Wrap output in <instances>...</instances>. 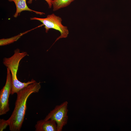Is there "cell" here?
I'll use <instances>...</instances> for the list:
<instances>
[{
    "instance_id": "obj_5",
    "label": "cell",
    "mask_w": 131,
    "mask_h": 131,
    "mask_svg": "<svg viewBox=\"0 0 131 131\" xmlns=\"http://www.w3.org/2000/svg\"><path fill=\"white\" fill-rule=\"evenodd\" d=\"M12 80L9 70L7 68V77L5 85L0 91V115L5 114L9 110V98L11 94Z\"/></svg>"
},
{
    "instance_id": "obj_10",
    "label": "cell",
    "mask_w": 131,
    "mask_h": 131,
    "mask_svg": "<svg viewBox=\"0 0 131 131\" xmlns=\"http://www.w3.org/2000/svg\"><path fill=\"white\" fill-rule=\"evenodd\" d=\"M9 124L7 120L3 119H0V131H2L5 129Z\"/></svg>"
},
{
    "instance_id": "obj_11",
    "label": "cell",
    "mask_w": 131,
    "mask_h": 131,
    "mask_svg": "<svg viewBox=\"0 0 131 131\" xmlns=\"http://www.w3.org/2000/svg\"><path fill=\"white\" fill-rule=\"evenodd\" d=\"M47 3L49 6V8H51L52 6V5L51 3L52 0H44ZM33 0H29L27 2V3L29 4H31L33 1Z\"/></svg>"
},
{
    "instance_id": "obj_6",
    "label": "cell",
    "mask_w": 131,
    "mask_h": 131,
    "mask_svg": "<svg viewBox=\"0 0 131 131\" xmlns=\"http://www.w3.org/2000/svg\"><path fill=\"white\" fill-rule=\"evenodd\" d=\"M35 128L36 131H57L56 123L52 119H44L38 121Z\"/></svg>"
},
{
    "instance_id": "obj_3",
    "label": "cell",
    "mask_w": 131,
    "mask_h": 131,
    "mask_svg": "<svg viewBox=\"0 0 131 131\" xmlns=\"http://www.w3.org/2000/svg\"><path fill=\"white\" fill-rule=\"evenodd\" d=\"M30 19L37 20L41 22L44 26L46 33H47L51 29H54L59 32L60 35L57 38L54 43L60 38H66L69 32L67 27L62 24L61 18L57 16L54 13L48 15L45 18L34 17L31 18Z\"/></svg>"
},
{
    "instance_id": "obj_7",
    "label": "cell",
    "mask_w": 131,
    "mask_h": 131,
    "mask_svg": "<svg viewBox=\"0 0 131 131\" xmlns=\"http://www.w3.org/2000/svg\"><path fill=\"white\" fill-rule=\"evenodd\" d=\"M10 2H13L16 5V11L13 16L15 18H16L20 13L22 11H27L33 12L37 14L40 15H44L45 13L43 12L36 11L29 8L27 6L26 0H8Z\"/></svg>"
},
{
    "instance_id": "obj_4",
    "label": "cell",
    "mask_w": 131,
    "mask_h": 131,
    "mask_svg": "<svg viewBox=\"0 0 131 131\" xmlns=\"http://www.w3.org/2000/svg\"><path fill=\"white\" fill-rule=\"evenodd\" d=\"M68 102L65 101L56 106L51 111L44 119L54 121L57 125V131H62L64 127L67 124L68 120Z\"/></svg>"
},
{
    "instance_id": "obj_1",
    "label": "cell",
    "mask_w": 131,
    "mask_h": 131,
    "mask_svg": "<svg viewBox=\"0 0 131 131\" xmlns=\"http://www.w3.org/2000/svg\"><path fill=\"white\" fill-rule=\"evenodd\" d=\"M41 87L40 82H36L29 84L16 93L14 109L7 120L10 131L20 130L27 109V99L32 93L38 92Z\"/></svg>"
},
{
    "instance_id": "obj_9",
    "label": "cell",
    "mask_w": 131,
    "mask_h": 131,
    "mask_svg": "<svg viewBox=\"0 0 131 131\" xmlns=\"http://www.w3.org/2000/svg\"><path fill=\"white\" fill-rule=\"evenodd\" d=\"M29 31L20 33L18 35L10 38H2L0 40V46H4L13 43L17 41L24 34H26Z\"/></svg>"
},
{
    "instance_id": "obj_2",
    "label": "cell",
    "mask_w": 131,
    "mask_h": 131,
    "mask_svg": "<svg viewBox=\"0 0 131 131\" xmlns=\"http://www.w3.org/2000/svg\"><path fill=\"white\" fill-rule=\"evenodd\" d=\"M27 54V52H21L19 49H17L14 50L12 56L9 57H5L3 59V64L9 70L11 75L12 86L11 95L16 93L29 84L36 82L32 79L30 81L23 82L19 81L17 78V73L20 61Z\"/></svg>"
},
{
    "instance_id": "obj_8",
    "label": "cell",
    "mask_w": 131,
    "mask_h": 131,
    "mask_svg": "<svg viewBox=\"0 0 131 131\" xmlns=\"http://www.w3.org/2000/svg\"><path fill=\"white\" fill-rule=\"evenodd\" d=\"M74 0H52L53 10L55 11L69 5Z\"/></svg>"
}]
</instances>
